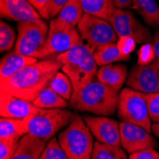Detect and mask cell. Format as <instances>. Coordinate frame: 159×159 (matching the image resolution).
<instances>
[{
	"label": "cell",
	"instance_id": "cell-13",
	"mask_svg": "<svg viewBox=\"0 0 159 159\" xmlns=\"http://www.w3.org/2000/svg\"><path fill=\"white\" fill-rule=\"evenodd\" d=\"M83 118L98 142L120 147V127L116 120L90 114L84 115Z\"/></svg>",
	"mask_w": 159,
	"mask_h": 159
},
{
	"label": "cell",
	"instance_id": "cell-17",
	"mask_svg": "<svg viewBox=\"0 0 159 159\" xmlns=\"http://www.w3.org/2000/svg\"><path fill=\"white\" fill-rule=\"evenodd\" d=\"M38 59L25 56L16 52H10L0 61V80L6 79L21 69L37 62Z\"/></svg>",
	"mask_w": 159,
	"mask_h": 159
},
{
	"label": "cell",
	"instance_id": "cell-37",
	"mask_svg": "<svg viewBox=\"0 0 159 159\" xmlns=\"http://www.w3.org/2000/svg\"><path fill=\"white\" fill-rule=\"evenodd\" d=\"M152 45H153V49H154L155 55H156V57H158V58H159V29L155 32V34L153 35Z\"/></svg>",
	"mask_w": 159,
	"mask_h": 159
},
{
	"label": "cell",
	"instance_id": "cell-26",
	"mask_svg": "<svg viewBox=\"0 0 159 159\" xmlns=\"http://www.w3.org/2000/svg\"><path fill=\"white\" fill-rule=\"evenodd\" d=\"M49 86L61 97L70 101L74 93V86L70 77L63 71H58L49 83Z\"/></svg>",
	"mask_w": 159,
	"mask_h": 159
},
{
	"label": "cell",
	"instance_id": "cell-4",
	"mask_svg": "<svg viewBox=\"0 0 159 159\" xmlns=\"http://www.w3.org/2000/svg\"><path fill=\"white\" fill-rule=\"evenodd\" d=\"M57 140L69 159H91L94 148L93 135L84 121L75 114L74 120L57 135Z\"/></svg>",
	"mask_w": 159,
	"mask_h": 159
},
{
	"label": "cell",
	"instance_id": "cell-29",
	"mask_svg": "<svg viewBox=\"0 0 159 159\" xmlns=\"http://www.w3.org/2000/svg\"><path fill=\"white\" fill-rule=\"evenodd\" d=\"M19 142L18 137L0 139V159H11L19 146Z\"/></svg>",
	"mask_w": 159,
	"mask_h": 159
},
{
	"label": "cell",
	"instance_id": "cell-27",
	"mask_svg": "<svg viewBox=\"0 0 159 159\" xmlns=\"http://www.w3.org/2000/svg\"><path fill=\"white\" fill-rule=\"evenodd\" d=\"M16 32L5 21L0 23V51L1 52L10 51L16 45Z\"/></svg>",
	"mask_w": 159,
	"mask_h": 159
},
{
	"label": "cell",
	"instance_id": "cell-34",
	"mask_svg": "<svg viewBox=\"0 0 159 159\" xmlns=\"http://www.w3.org/2000/svg\"><path fill=\"white\" fill-rule=\"evenodd\" d=\"M129 159H159V152L154 149H145L129 153Z\"/></svg>",
	"mask_w": 159,
	"mask_h": 159
},
{
	"label": "cell",
	"instance_id": "cell-15",
	"mask_svg": "<svg viewBox=\"0 0 159 159\" xmlns=\"http://www.w3.org/2000/svg\"><path fill=\"white\" fill-rule=\"evenodd\" d=\"M38 109L30 101L9 93H0V114L2 117L27 118Z\"/></svg>",
	"mask_w": 159,
	"mask_h": 159
},
{
	"label": "cell",
	"instance_id": "cell-22",
	"mask_svg": "<svg viewBox=\"0 0 159 159\" xmlns=\"http://www.w3.org/2000/svg\"><path fill=\"white\" fill-rule=\"evenodd\" d=\"M28 134L26 118H9L0 119V139L18 137L21 138Z\"/></svg>",
	"mask_w": 159,
	"mask_h": 159
},
{
	"label": "cell",
	"instance_id": "cell-23",
	"mask_svg": "<svg viewBox=\"0 0 159 159\" xmlns=\"http://www.w3.org/2000/svg\"><path fill=\"white\" fill-rule=\"evenodd\" d=\"M33 103L40 109H64L69 106L68 101L57 94L50 86L39 93Z\"/></svg>",
	"mask_w": 159,
	"mask_h": 159
},
{
	"label": "cell",
	"instance_id": "cell-2",
	"mask_svg": "<svg viewBox=\"0 0 159 159\" xmlns=\"http://www.w3.org/2000/svg\"><path fill=\"white\" fill-rule=\"evenodd\" d=\"M120 92L95 78L79 90L74 91L69 106L75 111L111 116L117 111Z\"/></svg>",
	"mask_w": 159,
	"mask_h": 159
},
{
	"label": "cell",
	"instance_id": "cell-36",
	"mask_svg": "<svg viewBox=\"0 0 159 159\" xmlns=\"http://www.w3.org/2000/svg\"><path fill=\"white\" fill-rule=\"evenodd\" d=\"M28 1L39 12L40 11H42L45 8L49 0H28Z\"/></svg>",
	"mask_w": 159,
	"mask_h": 159
},
{
	"label": "cell",
	"instance_id": "cell-20",
	"mask_svg": "<svg viewBox=\"0 0 159 159\" xmlns=\"http://www.w3.org/2000/svg\"><path fill=\"white\" fill-rule=\"evenodd\" d=\"M93 56L96 65L100 67L112 64L113 62L128 61L129 59V57L124 55L120 52L116 42L109 43V44L97 48L94 51Z\"/></svg>",
	"mask_w": 159,
	"mask_h": 159
},
{
	"label": "cell",
	"instance_id": "cell-10",
	"mask_svg": "<svg viewBox=\"0 0 159 159\" xmlns=\"http://www.w3.org/2000/svg\"><path fill=\"white\" fill-rule=\"evenodd\" d=\"M110 23L119 37L129 36L140 44H152L153 37L149 27L143 25L135 17L134 12L128 9H117Z\"/></svg>",
	"mask_w": 159,
	"mask_h": 159
},
{
	"label": "cell",
	"instance_id": "cell-38",
	"mask_svg": "<svg viewBox=\"0 0 159 159\" xmlns=\"http://www.w3.org/2000/svg\"><path fill=\"white\" fill-rule=\"evenodd\" d=\"M152 133L159 138V122L158 123H153L152 125Z\"/></svg>",
	"mask_w": 159,
	"mask_h": 159
},
{
	"label": "cell",
	"instance_id": "cell-18",
	"mask_svg": "<svg viewBox=\"0 0 159 159\" xmlns=\"http://www.w3.org/2000/svg\"><path fill=\"white\" fill-rule=\"evenodd\" d=\"M46 141L28 134L20 138L19 146L11 159H40Z\"/></svg>",
	"mask_w": 159,
	"mask_h": 159
},
{
	"label": "cell",
	"instance_id": "cell-5",
	"mask_svg": "<svg viewBox=\"0 0 159 159\" xmlns=\"http://www.w3.org/2000/svg\"><path fill=\"white\" fill-rule=\"evenodd\" d=\"M75 113L64 109H38L26 118L27 132L48 141L74 120Z\"/></svg>",
	"mask_w": 159,
	"mask_h": 159
},
{
	"label": "cell",
	"instance_id": "cell-12",
	"mask_svg": "<svg viewBox=\"0 0 159 159\" xmlns=\"http://www.w3.org/2000/svg\"><path fill=\"white\" fill-rule=\"evenodd\" d=\"M121 147L129 153L145 149H155L157 141L144 128L127 122H120Z\"/></svg>",
	"mask_w": 159,
	"mask_h": 159
},
{
	"label": "cell",
	"instance_id": "cell-11",
	"mask_svg": "<svg viewBox=\"0 0 159 159\" xmlns=\"http://www.w3.org/2000/svg\"><path fill=\"white\" fill-rule=\"evenodd\" d=\"M128 88L143 93H159V58L148 64H136L129 71L126 81Z\"/></svg>",
	"mask_w": 159,
	"mask_h": 159
},
{
	"label": "cell",
	"instance_id": "cell-25",
	"mask_svg": "<svg viewBox=\"0 0 159 159\" xmlns=\"http://www.w3.org/2000/svg\"><path fill=\"white\" fill-rule=\"evenodd\" d=\"M91 159H128L126 152L118 146L107 145L96 141Z\"/></svg>",
	"mask_w": 159,
	"mask_h": 159
},
{
	"label": "cell",
	"instance_id": "cell-33",
	"mask_svg": "<svg viewBox=\"0 0 159 159\" xmlns=\"http://www.w3.org/2000/svg\"><path fill=\"white\" fill-rule=\"evenodd\" d=\"M155 52L152 44H144L138 52V62L137 64H148L154 59Z\"/></svg>",
	"mask_w": 159,
	"mask_h": 159
},
{
	"label": "cell",
	"instance_id": "cell-32",
	"mask_svg": "<svg viewBox=\"0 0 159 159\" xmlns=\"http://www.w3.org/2000/svg\"><path fill=\"white\" fill-rule=\"evenodd\" d=\"M116 43H117V46H118L120 52L128 57L131 56V53L135 50L136 42L132 37L120 36Z\"/></svg>",
	"mask_w": 159,
	"mask_h": 159
},
{
	"label": "cell",
	"instance_id": "cell-3",
	"mask_svg": "<svg viewBox=\"0 0 159 159\" xmlns=\"http://www.w3.org/2000/svg\"><path fill=\"white\" fill-rule=\"evenodd\" d=\"M94 50L83 41L69 51L54 57L61 65V70L70 79L74 91H77L96 78L97 65Z\"/></svg>",
	"mask_w": 159,
	"mask_h": 159
},
{
	"label": "cell",
	"instance_id": "cell-21",
	"mask_svg": "<svg viewBox=\"0 0 159 159\" xmlns=\"http://www.w3.org/2000/svg\"><path fill=\"white\" fill-rule=\"evenodd\" d=\"M133 8L146 24L159 27V6L155 0H133Z\"/></svg>",
	"mask_w": 159,
	"mask_h": 159
},
{
	"label": "cell",
	"instance_id": "cell-8",
	"mask_svg": "<svg viewBox=\"0 0 159 159\" xmlns=\"http://www.w3.org/2000/svg\"><path fill=\"white\" fill-rule=\"evenodd\" d=\"M81 39L94 51L109 43L117 42V34L109 21L85 13L77 25Z\"/></svg>",
	"mask_w": 159,
	"mask_h": 159
},
{
	"label": "cell",
	"instance_id": "cell-6",
	"mask_svg": "<svg viewBox=\"0 0 159 159\" xmlns=\"http://www.w3.org/2000/svg\"><path fill=\"white\" fill-rule=\"evenodd\" d=\"M18 35L13 51L36 59H46L49 28L42 19L39 21L18 22Z\"/></svg>",
	"mask_w": 159,
	"mask_h": 159
},
{
	"label": "cell",
	"instance_id": "cell-28",
	"mask_svg": "<svg viewBox=\"0 0 159 159\" xmlns=\"http://www.w3.org/2000/svg\"><path fill=\"white\" fill-rule=\"evenodd\" d=\"M40 159H69L65 152L61 148L58 140L55 137L50 139L43 151Z\"/></svg>",
	"mask_w": 159,
	"mask_h": 159
},
{
	"label": "cell",
	"instance_id": "cell-19",
	"mask_svg": "<svg viewBox=\"0 0 159 159\" xmlns=\"http://www.w3.org/2000/svg\"><path fill=\"white\" fill-rule=\"evenodd\" d=\"M82 7L85 13L109 22L117 10L112 0H82Z\"/></svg>",
	"mask_w": 159,
	"mask_h": 159
},
{
	"label": "cell",
	"instance_id": "cell-31",
	"mask_svg": "<svg viewBox=\"0 0 159 159\" xmlns=\"http://www.w3.org/2000/svg\"><path fill=\"white\" fill-rule=\"evenodd\" d=\"M150 118L153 123L159 122V93H145Z\"/></svg>",
	"mask_w": 159,
	"mask_h": 159
},
{
	"label": "cell",
	"instance_id": "cell-35",
	"mask_svg": "<svg viewBox=\"0 0 159 159\" xmlns=\"http://www.w3.org/2000/svg\"><path fill=\"white\" fill-rule=\"evenodd\" d=\"M116 9H129L133 6V0H112Z\"/></svg>",
	"mask_w": 159,
	"mask_h": 159
},
{
	"label": "cell",
	"instance_id": "cell-30",
	"mask_svg": "<svg viewBox=\"0 0 159 159\" xmlns=\"http://www.w3.org/2000/svg\"><path fill=\"white\" fill-rule=\"evenodd\" d=\"M68 1L69 0H49L45 8L39 11V14L44 19L52 18L58 16V13L67 4Z\"/></svg>",
	"mask_w": 159,
	"mask_h": 159
},
{
	"label": "cell",
	"instance_id": "cell-1",
	"mask_svg": "<svg viewBox=\"0 0 159 159\" xmlns=\"http://www.w3.org/2000/svg\"><path fill=\"white\" fill-rule=\"evenodd\" d=\"M60 69L61 65L54 56L42 59L26 66L6 79L0 80V91L34 102Z\"/></svg>",
	"mask_w": 159,
	"mask_h": 159
},
{
	"label": "cell",
	"instance_id": "cell-7",
	"mask_svg": "<svg viewBox=\"0 0 159 159\" xmlns=\"http://www.w3.org/2000/svg\"><path fill=\"white\" fill-rule=\"evenodd\" d=\"M117 114L123 122L140 126L148 132H152V124L145 93L128 87L122 89L119 94Z\"/></svg>",
	"mask_w": 159,
	"mask_h": 159
},
{
	"label": "cell",
	"instance_id": "cell-9",
	"mask_svg": "<svg viewBox=\"0 0 159 159\" xmlns=\"http://www.w3.org/2000/svg\"><path fill=\"white\" fill-rule=\"evenodd\" d=\"M82 42L78 29L61 21L58 18L52 19L49 27L46 54L47 58L63 53Z\"/></svg>",
	"mask_w": 159,
	"mask_h": 159
},
{
	"label": "cell",
	"instance_id": "cell-14",
	"mask_svg": "<svg viewBox=\"0 0 159 159\" xmlns=\"http://www.w3.org/2000/svg\"><path fill=\"white\" fill-rule=\"evenodd\" d=\"M0 14L3 18L18 22L42 19L39 12L28 0H0Z\"/></svg>",
	"mask_w": 159,
	"mask_h": 159
},
{
	"label": "cell",
	"instance_id": "cell-24",
	"mask_svg": "<svg viewBox=\"0 0 159 159\" xmlns=\"http://www.w3.org/2000/svg\"><path fill=\"white\" fill-rule=\"evenodd\" d=\"M84 14L82 0H69L58 13L57 18L65 23L77 27Z\"/></svg>",
	"mask_w": 159,
	"mask_h": 159
},
{
	"label": "cell",
	"instance_id": "cell-16",
	"mask_svg": "<svg viewBox=\"0 0 159 159\" xmlns=\"http://www.w3.org/2000/svg\"><path fill=\"white\" fill-rule=\"evenodd\" d=\"M128 78V69L124 64H109L97 70L96 79L111 88L121 90Z\"/></svg>",
	"mask_w": 159,
	"mask_h": 159
}]
</instances>
